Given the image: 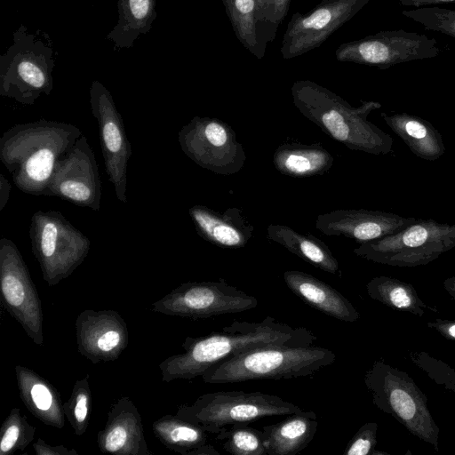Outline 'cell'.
Wrapping results in <instances>:
<instances>
[{"mask_svg":"<svg viewBox=\"0 0 455 455\" xmlns=\"http://www.w3.org/2000/svg\"><path fill=\"white\" fill-rule=\"evenodd\" d=\"M316 336L306 327H292L267 316L260 322L234 320L220 331L199 338H188L183 354L172 355L160 364L163 380L194 379L210 367L249 350L269 346H312Z\"/></svg>","mask_w":455,"mask_h":455,"instance_id":"1","label":"cell"},{"mask_svg":"<svg viewBox=\"0 0 455 455\" xmlns=\"http://www.w3.org/2000/svg\"><path fill=\"white\" fill-rule=\"evenodd\" d=\"M82 135L72 124L39 119L18 124L0 138V160L14 185L32 196H46L55 165Z\"/></svg>","mask_w":455,"mask_h":455,"instance_id":"2","label":"cell"},{"mask_svg":"<svg viewBox=\"0 0 455 455\" xmlns=\"http://www.w3.org/2000/svg\"><path fill=\"white\" fill-rule=\"evenodd\" d=\"M293 104L324 133L351 150L379 156L392 152L393 139L368 120L381 108L378 101L353 107L339 95L311 80H298L291 86Z\"/></svg>","mask_w":455,"mask_h":455,"instance_id":"3","label":"cell"},{"mask_svg":"<svg viewBox=\"0 0 455 455\" xmlns=\"http://www.w3.org/2000/svg\"><path fill=\"white\" fill-rule=\"evenodd\" d=\"M335 359L336 355L325 347L269 345L221 361L201 377L207 384L303 378L332 364Z\"/></svg>","mask_w":455,"mask_h":455,"instance_id":"4","label":"cell"},{"mask_svg":"<svg viewBox=\"0 0 455 455\" xmlns=\"http://www.w3.org/2000/svg\"><path fill=\"white\" fill-rule=\"evenodd\" d=\"M57 53L47 33L31 32L20 25L12 44L0 56V95L22 105H33L53 88L52 70Z\"/></svg>","mask_w":455,"mask_h":455,"instance_id":"5","label":"cell"},{"mask_svg":"<svg viewBox=\"0 0 455 455\" xmlns=\"http://www.w3.org/2000/svg\"><path fill=\"white\" fill-rule=\"evenodd\" d=\"M363 381L379 410L391 415L436 451L439 450L440 427L428 409L427 397L410 375L377 360L365 372Z\"/></svg>","mask_w":455,"mask_h":455,"instance_id":"6","label":"cell"},{"mask_svg":"<svg viewBox=\"0 0 455 455\" xmlns=\"http://www.w3.org/2000/svg\"><path fill=\"white\" fill-rule=\"evenodd\" d=\"M302 411L280 396L259 391H217L202 395L192 404L180 406L177 416L199 425L208 434L217 435L235 424Z\"/></svg>","mask_w":455,"mask_h":455,"instance_id":"7","label":"cell"},{"mask_svg":"<svg viewBox=\"0 0 455 455\" xmlns=\"http://www.w3.org/2000/svg\"><path fill=\"white\" fill-rule=\"evenodd\" d=\"M455 247V224L417 219L398 233L361 243L354 253L391 267L427 265Z\"/></svg>","mask_w":455,"mask_h":455,"instance_id":"8","label":"cell"},{"mask_svg":"<svg viewBox=\"0 0 455 455\" xmlns=\"http://www.w3.org/2000/svg\"><path fill=\"white\" fill-rule=\"evenodd\" d=\"M32 251L49 285L68 277L86 258L91 243L58 211H36L31 217Z\"/></svg>","mask_w":455,"mask_h":455,"instance_id":"9","label":"cell"},{"mask_svg":"<svg viewBox=\"0 0 455 455\" xmlns=\"http://www.w3.org/2000/svg\"><path fill=\"white\" fill-rule=\"evenodd\" d=\"M178 141L193 162L217 174H235L246 161L235 131L215 117H193L180 130Z\"/></svg>","mask_w":455,"mask_h":455,"instance_id":"10","label":"cell"},{"mask_svg":"<svg viewBox=\"0 0 455 455\" xmlns=\"http://www.w3.org/2000/svg\"><path fill=\"white\" fill-rule=\"evenodd\" d=\"M441 50L434 38L403 29L385 30L341 44L335 51L341 62L387 69L397 64L436 57Z\"/></svg>","mask_w":455,"mask_h":455,"instance_id":"11","label":"cell"},{"mask_svg":"<svg viewBox=\"0 0 455 455\" xmlns=\"http://www.w3.org/2000/svg\"><path fill=\"white\" fill-rule=\"evenodd\" d=\"M258 299L228 283L215 282L182 283L153 305V310L194 320L240 313L256 307Z\"/></svg>","mask_w":455,"mask_h":455,"instance_id":"12","label":"cell"},{"mask_svg":"<svg viewBox=\"0 0 455 455\" xmlns=\"http://www.w3.org/2000/svg\"><path fill=\"white\" fill-rule=\"evenodd\" d=\"M369 1L322 0L305 14L294 12L282 40V57L290 60L319 47Z\"/></svg>","mask_w":455,"mask_h":455,"instance_id":"13","label":"cell"},{"mask_svg":"<svg viewBox=\"0 0 455 455\" xmlns=\"http://www.w3.org/2000/svg\"><path fill=\"white\" fill-rule=\"evenodd\" d=\"M89 93L92 113L99 126L105 170L116 198L125 204L132 147L123 118L110 92L100 82L93 81Z\"/></svg>","mask_w":455,"mask_h":455,"instance_id":"14","label":"cell"},{"mask_svg":"<svg viewBox=\"0 0 455 455\" xmlns=\"http://www.w3.org/2000/svg\"><path fill=\"white\" fill-rule=\"evenodd\" d=\"M46 196H57L80 207L100 210L101 181L94 152L86 137L81 135L60 157Z\"/></svg>","mask_w":455,"mask_h":455,"instance_id":"15","label":"cell"},{"mask_svg":"<svg viewBox=\"0 0 455 455\" xmlns=\"http://www.w3.org/2000/svg\"><path fill=\"white\" fill-rule=\"evenodd\" d=\"M0 283L8 311L36 344H43V314L36 290L16 244L0 240Z\"/></svg>","mask_w":455,"mask_h":455,"instance_id":"16","label":"cell"},{"mask_svg":"<svg viewBox=\"0 0 455 455\" xmlns=\"http://www.w3.org/2000/svg\"><path fill=\"white\" fill-rule=\"evenodd\" d=\"M416 220L378 210L339 209L318 215L315 228L323 235L345 236L361 244L398 233Z\"/></svg>","mask_w":455,"mask_h":455,"instance_id":"17","label":"cell"},{"mask_svg":"<svg viewBox=\"0 0 455 455\" xmlns=\"http://www.w3.org/2000/svg\"><path fill=\"white\" fill-rule=\"evenodd\" d=\"M76 330L80 352L94 363L117 357L126 344V325L116 312L84 311Z\"/></svg>","mask_w":455,"mask_h":455,"instance_id":"18","label":"cell"},{"mask_svg":"<svg viewBox=\"0 0 455 455\" xmlns=\"http://www.w3.org/2000/svg\"><path fill=\"white\" fill-rule=\"evenodd\" d=\"M188 213L197 234L216 246L240 249L253 235V224L239 208H228L221 212L197 204L190 207Z\"/></svg>","mask_w":455,"mask_h":455,"instance_id":"19","label":"cell"},{"mask_svg":"<svg viewBox=\"0 0 455 455\" xmlns=\"http://www.w3.org/2000/svg\"><path fill=\"white\" fill-rule=\"evenodd\" d=\"M287 287L309 307L343 322H355L359 312L339 291L314 275L299 271L283 273Z\"/></svg>","mask_w":455,"mask_h":455,"instance_id":"20","label":"cell"},{"mask_svg":"<svg viewBox=\"0 0 455 455\" xmlns=\"http://www.w3.org/2000/svg\"><path fill=\"white\" fill-rule=\"evenodd\" d=\"M99 446L104 452L141 454L147 449L140 417L127 399L113 406L105 428L99 433Z\"/></svg>","mask_w":455,"mask_h":455,"instance_id":"21","label":"cell"},{"mask_svg":"<svg viewBox=\"0 0 455 455\" xmlns=\"http://www.w3.org/2000/svg\"><path fill=\"white\" fill-rule=\"evenodd\" d=\"M318 427L313 411L291 414L285 419L264 426V444L267 455H295L313 440Z\"/></svg>","mask_w":455,"mask_h":455,"instance_id":"22","label":"cell"},{"mask_svg":"<svg viewBox=\"0 0 455 455\" xmlns=\"http://www.w3.org/2000/svg\"><path fill=\"white\" fill-rule=\"evenodd\" d=\"M387 126L402 139L418 157L438 160L445 152V146L439 131L427 120L408 113L382 115Z\"/></svg>","mask_w":455,"mask_h":455,"instance_id":"23","label":"cell"},{"mask_svg":"<svg viewBox=\"0 0 455 455\" xmlns=\"http://www.w3.org/2000/svg\"><path fill=\"white\" fill-rule=\"evenodd\" d=\"M273 164L281 173L293 178L320 176L333 165V156L322 145L283 143L274 152Z\"/></svg>","mask_w":455,"mask_h":455,"instance_id":"24","label":"cell"},{"mask_svg":"<svg viewBox=\"0 0 455 455\" xmlns=\"http://www.w3.org/2000/svg\"><path fill=\"white\" fill-rule=\"evenodd\" d=\"M267 238L315 267L334 275L339 272V262L329 247L311 234H301L283 224H270L267 228Z\"/></svg>","mask_w":455,"mask_h":455,"instance_id":"25","label":"cell"},{"mask_svg":"<svg viewBox=\"0 0 455 455\" xmlns=\"http://www.w3.org/2000/svg\"><path fill=\"white\" fill-rule=\"evenodd\" d=\"M154 431L169 449L185 455H220L207 443L208 433L199 425L179 416H167L154 423Z\"/></svg>","mask_w":455,"mask_h":455,"instance_id":"26","label":"cell"},{"mask_svg":"<svg viewBox=\"0 0 455 455\" xmlns=\"http://www.w3.org/2000/svg\"><path fill=\"white\" fill-rule=\"evenodd\" d=\"M156 0H117L118 20L106 38L116 50L131 48L147 34L156 18Z\"/></svg>","mask_w":455,"mask_h":455,"instance_id":"27","label":"cell"},{"mask_svg":"<svg viewBox=\"0 0 455 455\" xmlns=\"http://www.w3.org/2000/svg\"><path fill=\"white\" fill-rule=\"evenodd\" d=\"M20 395L27 407L46 424L61 427L62 413L59 398L51 386L23 367H16Z\"/></svg>","mask_w":455,"mask_h":455,"instance_id":"28","label":"cell"},{"mask_svg":"<svg viewBox=\"0 0 455 455\" xmlns=\"http://www.w3.org/2000/svg\"><path fill=\"white\" fill-rule=\"evenodd\" d=\"M366 291L370 298L395 310L418 316L424 315L427 309L437 311L423 302L411 284L395 277H373L367 283Z\"/></svg>","mask_w":455,"mask_h":455,"instance_id":"29","label":"cell"},{"mask_svg":"<svg viewBox=\"0 0 455 455\" xmlns=\"http://www.w3.org/2000/svg\"><path fill=\"white\" fill-rule=\"evenodd\" d=\"M238 41L258 60L261 51L256 30V0H221Z\"/></svg>","mask_w":455,"mask_h":455,"instance_id":"30","label":"cell"},{"mask_svg":"<svg viewBox=\"0 0 455 455\" xmlns=\"http://www.w3.org/2000/svg\"><path fill=\"white\" fill-rule=\"evenodd\" d=\"M230 427L216 435L224 451L233 455H267L262 430L249 427L247 423Z\"/></svg>","mask_w":455,"mask_h":455,"instance_id":"31","label":"cell"},{"mask_svg":"<svg viewBox=\"0 0 455 455\" xmlns=\"http://www.w3.org/2000/svg\"><path fill=\"white\" fill-rule=\"evenodd\" d=\"M291 0H256V30L261 51L265 53L277 29L285 19Z\"/></svg>","mask_w":455,"mask_h":455,"instance_id":"32","label":"cell"},{"mask_svg":"<svg viewBox=\"0 0 455 455\" xmlns=\"http://www.w3.org/2000/svg\"><path fill=\"white\" fill-rule=\"evenodd\" d=\"M402 14L420 23L425 29L440 32L455 38V10L423 6L404 10Z\"/></svg>","mask_w":455,"mask_h":455,"instance_id":"33","label":"cell"},{"mask_svg":"<svg viewBox=\"0 0 455 455\" xmlns=\"http://www.w3.org/2000/svg\"><path fill=\"white\" fill-rule=\"evenodd\" d=\"M35 428L29 426L14 409L4 425L0 440V454L4 455L15 449H24L32 440Z\"/></svg>","mask_w":455,"mask_h":455,"instance_id":"34","label":"cell"},{"mask_svg":"<svg viewBox=\"0 0 455 455\" xmlns=\"http://www.w3.org/2000/svg\"><path fill=\"white\" fill-rule=\"evenodd\" d=\"M86 379L76 383L73 395L64 405V412L76 429V435H82L87 427L90 392Z\"/></svg>","mask_w":455,"mask_h":455,"instance_id":"35","label":"cell"},{"mask_svg":"<svg viewBox=\"0 0 455 455\" xmlns=\"http://www.w3.org/2000/svg\"><path fill=\"white\" fill-rule=\"evenodd\" d=\"M410 357L414 364L425 371L435 383L443 386L446 390L455 392V369L425 352H413Z\"/></svg>","mask_w":455,"mask_h":455,"instance_id":"36","label":"cell"},{"mask_svg":"<svg viewBox=\"0 0 455 455\" xmlns=\"http://www.w3.org/2000/svg\"><path fill=\"white\" fill-rule=\"evenodd\" d=\"M378 424L367 422L363 424L348 442L344 455H378L388 454L375 451L377 443Z\"/></svg>","mask_w":455,"mask_h":455,"instance_id":"37","label":"cell"},{"mask_svg":"<svg viewBox=\"0 0 455 455\" xmlns=\"http://www.w3.org/2000/svg\"><path fill=\"white\" fill-rule=\"evenodd\" d=\"M427 326L449 340H455V319H435Z\"/></svg>","mask_w":455,"mask_h":455,"instance_id":"38","label":"cell"},{"mask_svg":"<svg viewBox=\"0 0 455 455\" xmlns=\"http://www.w3.org/2000/svg\"><path fill=\"white\" fill-rule=\"evenodd\" d=\"M11 191V184L8 180L0 173V212L4 210L8 203Z\"/></svg>","mask_w":455,"mask_h":455,"instance_id":"39","label":"cell"},{"mask_svg":"<svg viewBox=\"0 0 455 455\" xmlns=\"http://www.w3.org/2000/svg\"><path fill=\"white\" fill-rule=\"evenodd\" d=\"M398 2L403 6H412L419 8L431 4L452 3L455 2V0H398Z\"/></svg>","mask_w":455,"mask_h":455,"instance_id":"40","label":"cell"},{"mask_svg":"<svg viewBox=\"0 0 455 455\" xmlns=\"http://www.w3.org/2000/svg\"><path fill=\"white\" fill-rule=\"evenodd\" d=\"M443 285L446 292L455 300V275L446 278Z\"/></svg>","mask_w":455,"mask_h":455,"instance_id":"41","label":"cell"}]
</instances>
